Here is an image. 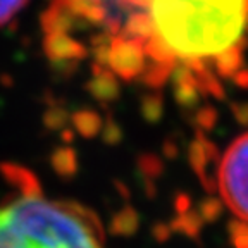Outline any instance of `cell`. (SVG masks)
I'll list each match as a JSON object with an SVG mask.
<instances>
[{
	"instance_id": "1",
	"label": "cell",
	"mask_w": 248,
	"mask_h": 248,
	"mask_svg": "<svg viewBox=\"0 0 248 248\" xmlns=\"http://www.w3.org/2000/svg\"><path fill=\"white\" fill-rule=\"evenodd\" d=\"M2 172L12 190L0 200V248H107L92 210L46 198L21 166H4Z\"/></svg>"
},
{
	"instance_id": "2",
	"label": "cell",
	"mask_w": 248,
	"mask_h": 248,
	"mask_svg": "<svg viewBox=\"0 0 248 248\" xmlns=\"http://www.w3.org/2000/svg\"><path fill=\"white\" fill-rule=\"evenodd\" d=\"M155 33L176 59L214 57L243 33L248 0H152Z\"/></svg>"
},
{
	"instance_id": "3",
	"label": "cell",
	"mask_w": 248,
	"mask_h": 248,
	"mask_svg": "<svg viewBox=\"0 0 248 248\" xmlns=\"http://www.w3.org/2000/svg\"><path fill=\"white\" fill-rule=\"evenodd\" d=\"M216 188L222 198V207L236 217L238 224L248 228V133L229 145L219 160Z\"/></svg>"
},
{
	"instance_id": "4",
	"label": "cell",
	"mask_w": 248,
	"mask_h": 248,
	"mask_svg": "<svg viewBox=\"0 0 248 248\" xmlns=\"http://www.w3.org/2000/svg\"><path fill=\"white\" fill-rule=\"evenodd\" d=\"M147 57L143 52V42L128 36L116 35L110 42L107 57V67L124 81H133L143 73Z\"/></svg>"
},
{
	"instance_id": "5",
	"label": "cell",
	"mask_w": 248,
	"mask_h": 248,
	"mask_svg": "<svg viewBox=\"0 0 248 248\" xmlns=\"http://www.w3.org/2000/svg\"><path fill=\"white\" fill-rule=\"evenodd\" d=\"M188 160L191 164V169L202 179L205 190L212 193L216 190V172L219 167V150L209 138L203 136V133L198 131L197 138L190 143L188 148Z\"/></svg>"
},
{
	"instance_id": "6",
	"label": "cell",
	"mask_w": 248,
	"mask_h": 248,
	"mask_svg": "<svg viewBox=\"0 0 248 248\" xmlns=\"http://www.w3.org/2000/svg\"><path fill=\"white\" fill-rule=\"evenodd\" d=\"M43 50L54 66L62 69H76L78 62L88 55L86 46L66 33H46Z\"/></svg>"
},
{
	"instance_id": "7",
	"label": "cell",
	"mask_w": 248,
	"mask_h": 248,
	"mask_svg": "<svg viewBox=\"0 0 248 248\" xmlns=\"http://www.w3.org/2000/svg\"><path fill=\"white\" fill-rule=\"evenodd\" d=\"M81 23L85 24L86 21L78 17L71 11L66 0H54L50 7L42 16V28L45 31V35L46 33H66V35H69L71 31L78 30V26Z\"/></svg>"
},
{
	"instance_id": "8",
	"label": "cell",
	"mask_w": 248,
	"mask_h": 248,
	"mask_svg": "<svg viewBox=\"0 0 248 248\" xmlns=\"http://www.w3.org/2000/svg\"><path fill=\"white\" fill-rule=\"evenodd\" d=\"M170 79H172V93L179 107H183L185 110H191L197 107L202 93L190 67L185 62L181 66H174L170 73Z\"/></svg>"
},
{
	"instance_id": "9",
	"label": "cell",
	"mask_w": 248,
	"mask_h": 248,
	"mask_svg": "<svg viewBox=\"0 0 248 248\" xmlns=\"http://www.w3.org/2000/svg\"><path fill=\"white\" fill-rule=\"evenodd\" d=\"M92 79L86 85V90L92 95L93 98L100 104L107 105L112 104L119 97V83H117V78L112 71L105 66H98V64H93L92 66Z\"/></svg>"
},
{
	"instance_id": "10",
	"label": "cell",
	"mask_w": 248,
	"mask_h": 248,
	"mask_svg": "<svg viewBox=\"0 0 248 248\" xmlns=\"http://www.w3.org/2000/svg\"><path fill=\"white\" fill-rule=\"evenodd\" d=\"M247 46V38L243 35L231 46L214 55V67L222 78H232L240 69H243V48Z\"/></svg>"
},
{
	"instance_id": "11",
	"label": "cell",
	"mask_w": 248,
	"mask_h": 248,
	"mask_svg": "<svg viewBox=\"0 0 248 248\" xmlns=\"http://www.w3.org/2000/svg\"><path fill=\"white\" fill-rule=\"evenodd\" d=\"M121 31L123 33H119V35L123 36L140 40V42H147L150 36L155 35V26L148 12L138 11L128 16V19L123 24V30Z\"/></svg>"
},
{
	"instance_id": "12",
	"label": "cell",
	"mask_w": 248,
	"mask_h": 248,
	"mask_svg": "<svg viewBox=\"0 0 248 248\" xmlns=\"http://www.w3.org/2000/svg\"><path fill=\"white\" fill-rule=\"evenodd\" d=\"M73 124H74V128H76V131L81 136H85V138H95V136L102 131L104 121H102L98 112L85 108V110H79V112L74 114Z\"/></svg>"
},
{
	"instance_id": "13",
	"label": "cell",
	"mask_w": 248,
	"mask_h": 248,
	"mask_svg": "<svg viewBox=\"0 0 248 248\" xmlns=\"http://www.w3.org/2000/svg\"><path fill=\"white\" fill-rule=\"evenodd\" d=\"M145 57L150 59V62H159V64H176V55L170 52V48L162 42L157 33L143 42Z\"/></svg>"
},
{
	"instance_id": "14",
	"label": "cell",
	"mask_w": 248,
	"mask_h": 248,
	"mask_svg": "<svg viewBox=\"0 0 248 248\" xmlns=\"http://www.w3.org/2000/svg\"><path fill=\"white\" fill-rule=\"evenodd\" d=\"M176 64H159V62H150V66H145L141 76V81L152 90H160L166 81L170 78V73Z\"/></svg>"
},
{
	"instance_id": "15",
	"label": "cell",
	"mask_w": 248,
	"mask_h": 248,
	"mask_svg": "<svg viewBox=\"0 0 248 248\" xmlns=\"http://www.w3.org/2000/svg\"><path fill=\"white\" fill-rule=\"evenodd\" d=\"M140 110H141V116L147 123L157 124L164 116V98L160 93H150V95H145L141 98V104H140Z\"/></svg>"
},
{
	"instance_id": "16",
	"label": "cell",
	"mask_w": 248,
	"mask_h": 248,
	"mask_svg": "<svg viewBox=\"0 0 248 248\" xmlns=\"http://www.w3.org/2000/svg\"><path fill=\"white\" fill-rule=\"evenodd\" d=\"M110 42H112V35H108L107 31L100 33L98 36H93L92 38V55H93V59H95L93 64L107 67V57H108V50H110Z\"/></svg>"
},
{
	"instance_id": "17",
	"label": "cell",
	"mask_w": 248,
	"mask_h": 248,
	"mask_svg": "<svg viewBox=\"0 0 248 248\" xmlns=\"http://www.w3.org/2000/svg\"><path fill=\"white\" fill-rule=\"evenodd\" d=\"M54 167L62 174H73L78 167L76 154L73 148H59L54 155Z\"/></svg>"
},
{
	"instance_id": "18",
	"label": "cell",
	"mask_w": 248,
	"mask_h": 248,
	"mask_svg": "<svg viewBox=\"0 0 248 248\" xmlns=\"http://www.w3.org/2000/svg\"><path fill=\"white\" fill-rule=\"evenodd\" d=\"M30 0H0V28L5 26Z\"/></svg>"
},
{
	"instance_id": "19",
	"label": "cell",
	"mask_w": 248,
	"mask_h": 248,
	"mask_svg": "<svg viewBox=\"0 0 248 248\" xmlns=\"http://www.w3.org/2000/svg\"><path fill=\"white\" fill-rule=\"evenodd\" d=\"M217 110L214 107H203L197 110L195 114V124H197L200 131H210L217 123Z\"/></svg>"
},
{
	"instance_id": "20",
	"label": "cell",
	"mask_w": 248,
	"mask_h": 248,
	"mask_svg": "<svg viewBox=\"0 0 248 248\" xmlns=\"http://www.w3.org/2000/svg\"><path fill=\"white\" fill-rule=\"evenodd\" d=\"M102 138L107 145H117L123 140V129L116 121L108 119L107 123L102 124Z\"/></svg>"
},
{
	"instance_id": "21",
	"label": "cell",
	"mask_w": 248,
	"mask_h": 248,
	"mask_svg": "<svg viewBox=\"0 0 248 248\" xmlns=\"http://www.w3.org/2000/svg\"><path fill=\"white\" fill-rule=\"evenodd\" d=\"M140 167L147 174H154V172H160L162 170V162L155 155H141L140 157Z\"/></svg>"
},
{
	"instance_id": "22",
	"label": "cell",
	"mask_w": 248,
	"mask_h": 248,
	"mask_svg": "<svg viewBox=\"0 0 248 248\" xmlns=\"http://www.w3.org/2000/svg\"><path fill=\"white\" fill-rule=\"evenodd\" d=\"M231 110L238 123L248 124V102H234L231 104Z\"/></svg>"
},
{
	"instance_id": "23",
	"label": "cell",
	"mask_w": 248,
	"mask_h": 248,
	"mask_svg": "<svg viewBox=\"0 0 248 248\" xmlns=\"http://www.w3.org/2000/svg\"><path fill=\"white\" fill-rule=\"evenodd\" d=\"M234 83H236L240 88H248V69H240L234 76H232Z\"/></svg>"
},
{
	"instance_id": "24",
	"label": "cell",
	"mask_w": 248,
	"mask_h": 248,
	"mask_svg": "<svg viewBox=\"0 0 248 248\" xmlns=\"http://www.w3.org/2000/svg\"><path fill=\"white\" fill-rule=\"evenodd\" d=\"M102 4H107V2H126V0H100Z\"/></svg>"
},
{
	"instance_id": "25",
	"label": "cell",
	"mask_w": 248,
	"mask_h": 248,
	"mask_svg": "<svg viewBox=\"0 0 248 248\" xmlns=\"http://www.w3.org/2000/svg\"><path fill=\"white\" fill-rule=\"evenodd\" d=\"M247 21H248V19H247Z\"/></svg>"
}]
</instances>
